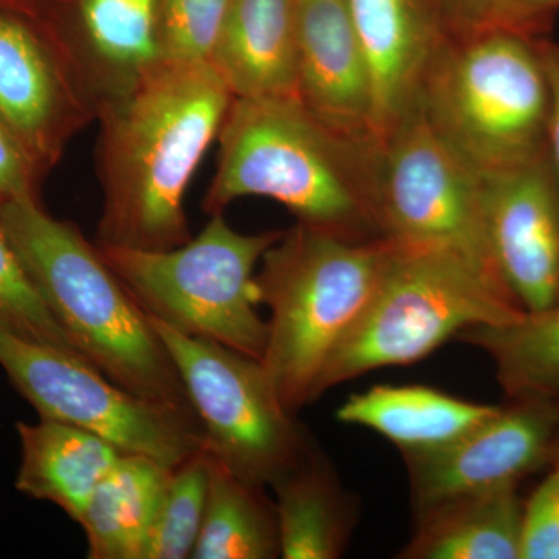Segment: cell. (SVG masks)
Returning a JSON list of instances; mask_svg holds the SVG:
<instances>
[{"instance_id": "obj_1", "label": "cell", "mask_w": 559, "mask_h": 559, "mask_svg": "<svg viewBox=\"0 0 559 559\" xmlns=\"http://www.w3.org/2000/svg\"><path fill=\"white\" fill-rule=\"evenodd\" d=\"M234 95L210 62L157 60L98 103V246L165 250L191 240L186 194Z\"/></svg>"}, {"instance_id": "obj_2", "label": "cell", "mask_w": 559, "mask_h": 559, "mask_svg": "<svg viewBox=\"0 0 559 559\" xmlns=\"http://www.w3.org/2000/svg\"><path fill=\"white\" fill-rule=\"evenodd\" d=\"M218 143L202 200L209 216L242 198H267L316 229L382 238L374 216L380 143L334 130L297 97H234Z\"/></svg>"}, {"instance_id": "obj_3", "label": "cell", "mask_w": 559, "mask_h": 559, "mask_svg": "<svg viewBox=\"0 0 559 559\" xmlns=\"http://www.w3.org/2000/svg\"><path fill=\"white\" fill-rule=\"evenodd\" d=\"M0 218L40 299L92 366L134 395L198 418L170 353L95 242L36 198L0 200Z\"/></svg>"}, {"instance_id": "obj_4", "label": "cell", "mask_w": 559, "mask_h": 559, "mask_svg": "<svg viewBox=\"0 0 559 559\" xmlns=\"http://www.w3.org/2000/svg\"><path fill=\"white\" fill-rule=\"evenodd\" d=\"M389 238L352 240L296 223L264 252L257 300L270 312L261 364L286 409L314 403L326 364L369 307L392 255Z\"/></svg>"}, {"instance_id": "obj_5", "label": "cell", "mask_w": 559, "mask_h": 559, "mask_svg": "<svg viewBox=\"0 0 559 559\" xmlns=\"http://www.w3.org/2000/svg\"><path fill=\"white\" fill-rule=\"evenodd\" d=\"M536 38L511 28L448 33L423 75L418 98L429 120L481 175L549 154Z\"/></svg>"}, {"instance_id": "obj_6", "label": "cell", "mask_w": 559, "mask_h": 559, "mask_svg": "<svg viewBox=\"0 0 559 559\" xmlns=\"http://www.w3.org/2000/svg\"><path fill=\"white\" fill-rule=\"evenodd\" d=\"M524 314L509 290L469 261L395 241L377 293L331 356L316 399L370 371L418 362L471 326Z\"/></svg>"}, {"instance_id": "obj_7", "label": "cell", "mask_w": 559, "mask_h": 559, "mask_svg": "<svg viewBox=\"0 0 559 559\" xmlns=\"http://www.w3.org/2000/svg\"><path fill=\"white\" fill-rule=\"evenodd\" d=\"M283 231L241 234L215 215L178 248L95 246L150 318L261 360L267 325L257 311L255 270Z\"/></svg>"}, {"instance_id": "obj_8", "label": "cell", "mask_w": 559, "mask_h": 559, "mask_svg": "<svg viewBox=\"0 0 559 559\" xmlns=\"http://www.w3.org/2000/svg\"><path fill=\"white\" fill-rule=\"evenodd\" d=\"M374 216L382 238L454 253L503 286L489 252L484 175L433 127L418 95L380 140Z\"/></svg>"}, {"instance_id": "obj_9", "label": "cell", "mask_w": 559, "mask_h": 559, "mask_svg": "<svg viewBox=\"0 0 559 559\" xmlns=\"http://www.w3.org/2000/svg\"><path fill=\"white\" fill-rule=\"evenodd\" d=\"M148 319L175 360L210 455L264 488L299 465L314 440L286 409L260 359Z\"/></svg>"}, {"instance_id": "obj_10", "label": "cell", "mask_w": 559, "mask_h": 559, "mask_svg": "<svg viewBox=\"0 0 559 559\" xmlns=\"http://www.w3.org/2000/svg\"><path fill=\"white\" fill-rule=\"evenodd\" d=\"M0 367L39 418L87 430L123 454L145 455L173 469L205 450L197 417L151 403L86 360L21 340L2 326Z\"/></svg>"}, {"instance_id": "obj_11", "label": "cell", "mask_w": 559, "mask_h": 559, "mask_svg": "<svg viewBox=\"0 0 559 559\" xmlns=\"http://www.w3.org/2000/svg\"><path fill=\"white\" fill-rule=\"evenodd\" d=\"M558 418L554 401H510L451 443L404 454L414 516L450 500L520 484L551 462Z\"/></svg>"}, {"instance_id": "obj_12", "label": "cell", "mask_w": 559, "mask_h": 559, "mask_svg": "<svg viewBox=\"0 0 559 559\" xmlns=\"http://www.w3.org/2000/svg\"><path fill=\"white\" fill-rule=\"evenodd\" d=\"M94 117V100L46 33L32 17L0 7V121L40 179Z\"/></svg>"}, {"instance_id": "obj_13", "label": "cell", "mask_w": 559, "mask_h": 559, "mask_svg": "<svg viewBox=\"0 0 559 559\" xmlns=\"http://www.w3.org/2000/svg\"><path fill=\"white\" fill-rule=\"evenodd\" d=\"M492 263L525 312L559 304V178L549 154L484 175Z\"/></svg>"}, {"instance_id": "obj_14", "label": "cell", "mask_w": 559, "mask_h": 559, "mask_svg": "<svg viewBox=\"0 0 559 559\" xmlns=\"http://www.w3.org/2000/svg\"><path fill=\"white\" fill-rule=\"evenodd\" d=\"M297 98L349 138L378 142L369 69L345 0H296Z\"/></svg>"}, {"instance_id": "obj_15", "label": "cell", "mask_w": 559, "mask_h": 559, "mask_svg": "<svg viewBox=\"0 0 559 559\" xmlns=\"http://www.w3.org/2000/svg\"><path fill=\"white\" fill-rule=\"evenodd\" d=\"M369 69L378 143L417 98L433 51L448 35L429 0H345Z\"/></svg>"}, {"instance_id": "obj_16", "label": "cell", "mask_w": 559, "mask_h": 559, "mask_svg": "<svg viewBox=\"0 0 559 559\" xmlns=\"http://www.w3.org/2000/svg\"><path fill=\"white\" fill-rule=\"evenodd\" d=\"M157 17L159 0H79L60 57L95 108L160 60Z\"/></svg>"}, {"instance_id": "obj_17", "label": "cell", "mask_w": 559, "mask_h": 559, "mask_svg": "<svg viewBox=\"0 0 559 559\" xmlns=\"http://www.w3.org/2000/svg\"><path fill=\"white\" fill-rule=\"evenodd\" d=\"M210 64L235 98L297 97L296 0H230Z\"/></svg>"}, {"instance_id": "obj_18", "label": "cell", "mask_w": 559, "mask_h": 559, "mask_svg": "<svg viewBox=\"0 0 559 559\" xmlns=\"http://www.w3.org/2000/svg\"><path fill=\"white\" fill-rule=\"evenodd\" d=\"M275 492L280 558L340 559L360 520L358 496L344 487L336 466L312 443L299 465L271 487Z\"/></svg>"}, {"instance_id": "obj_19", "label": "cell", "mask_w": 559, "mask_h": 559, "mask_svg": "<svg viewBox=\"0 0 559 559\" xmlns=\"http://www.w3.org/2000/svg\"><path fill=\"white\" fill-rule=\"evenodd\" d=\"M498 409L428 385L378 384L348 396L336 418L380 433L404 455L444 447Z\"/></svg>"}, {"instance_id": "obj_20", "label": "cell", "mask_w": 559, "mask_h": 559, "mask_svg": "<svg viewBox=\"0 0 559 559\" xmlns=\"http://www.w3.org/2000/svg\"><path fill=\"white\" fill-rule=\"evenodd\" d=\"M21 465L16 489L60 507L79 522L91 496L123 452L87 430L39 418L17 423Z\"/></svg>"}, {"instance_id": "obj_21", "label": "cell", "mask_w": 559, "mask_h": 559, "mask_svg": "<svg viewBox=\"0 0 559 559\" xmlns=\"http://www.w3.org/2000/svg\"><path fill=\"white\" fill-rule=\"evenodd\" d=\"M524 502L518 485L415 514L400 559H521Z\"/></svg>"}, {"instance_id": "obj_22", "label": "cell", "mask_w": 559, "mask_h": 559, "mask_svg": "<svg viewBox=\"0 0 559 559\" xmlns=\"http://www.w3.org/2000/svg\"><path fill=\"white\" fill-rule=\"evenodd\" d=\"M170 471L145 455H121L79 521L87 558L145 559Z\"/></svg>"}, {"instance_id": "obj_23", "label": "cell", "mask_w": 559, "mask_h": 559, "mask_svg": "<svg viewBox=\"0 0 559 559\" xmlns=\"http://www.w3.org/2000/svg\"><path fill=\"white\" fill-rule=\"evenodd\" d=\"M209 455L207 499L194 559H277L280 533L274 500L260 485L231 473Z\"/></svg>"}, {"instance_id": "obj_24", "label": "cell", "mask_w": 559, "mask_h": 559, "mask_svg": "<svg viewBox=\"0 0 559 559\" xmlns=\"http://www.w3.org/2000/svg\"><path fill=\"white\" fill-rule=\"evenodd\" d=\"M455 340L491 359L510 401L559 403V304L513 322L471 326Z\"/></svg>"}, {"instance_id": "obj_25", "label": "cell", "mask_w": 559, "mask_h": 559, "mask_svg": "<svg viewBox=\"0 0 559 559\" xmlns=\"http://www.w3.org/2000/svg\"><path fill=\"white\" fill-rule=\"evenodd\" d=\"M209 455L202 450L170 471L145 559L191 558L207 499Z\"/></svg>"}, {"instance_id": "obj_26", "label": "cell", "mask_w": 559, "mask_h": 559, "mask_svg": "<svg viewBox=\"0 0 559 559\" xmlns=\"http://www.w3.org/2000/svg\"><path fill=\"white\" fill-rule=\"evenodd\" d=\"M0 326L21 340L49 345L90 362L40 299L38 289L33 285L16 250L11 245L2 218H0Z\"/></svg>"}, {"instance_id": "obj_27", "label": "cell", "mask_w": 559, "mask_h": 559, "mask_svg": "<svg viewBox=\"0 0 559 559\" xmlns=\"http://www.w3.org/2000/svg\"><path fill=\"white\" fill-rule=\"evenodd\" d=\"M229 5L230 0H159L157 40L160 58L210 62Z\"/></svg>"}, {"instance_id": "obj_28", "label": "cell", "mask_w": 559, "mask_h": 559, "mask_svg": "<svg viewBox=\"0 0 559 559\" xmlns=\"http://www.w3.org/2000/svg\"><path fill=\"white\" fill-rule=\"evenodd\" d=\"M451 35L511 28L539 36L546 27L530 20L518 0H429Z\"/></svg>"}, {"instance_id": "obj_29", "label": "cell", "mask_w": 559, "mask_h": 559, "mask_svg": "<svg viewBox=\"0 0 559 559\" xmlns=\"http://www.w3.org/2000/svg\"><path fill=\"white\" fill-rule=\"evenodd\" d=\"M521 559H559V466L524 502Z\"/></svg>"}, {"instance_id": "obj_30", "label": "cell", "mask_w": 559, "mask_h": 559, "mask_svg": "<svg viewBox=\"0 0 559 559\" xmlns=\"http://www.w3.org/2000/svg\"><path fill=\"white\" fill-rule=\"evenodd\" d=\"M39 176L0 121V200L36 198Z\"/></svg>"}, {"instance_id": "obj_31", "label": "cell", "mask_w": 559, "mask_h": 559, "mask_svg": "<svg viewBox=\"0 0 559 559\" xmlns=\"http://www.w3.org/2000/svg\"><path fill=\"white\" fill-rule=\"evenodd\" d=\"M536 50H538L544 75H546L547 91H549L547 153L559 178V44L538 36Z\"/></svg>"}, {"instance_id": "obj_32", "label": "cell", "mask_w": 559, "mask_h": 559, "mask_svg": "<svg viewBox=\"0 0 559 559\" xmlns=\"http://www.w3.org/2000/svg\"><path fill=\"white\" fill-rule=\"evenodd\" d=\"M518 3L530 20L538 22L543 27H547L551 13L559 9V0H518Z\"/></svg>"}, {"instance_id": "obj_33", "label": "cell", "mask_w": 559, "mask_h": 559, "mask_svg": "<svg viewBox=\"0 0 559 559\" xmlns=\"http://www.w3.org/2000/svg\"><path fill=\"white\" fill-rule=\"evenodd\" d=\"M53 0H0L2 9L20 11L28 17H35L44 7L49 5Z\"/></svg>"}, {"instance_id": "obj_34", "label": "cell", "mask_w": 559, "mask_h": 559, "mask_svg": "<svg viewBox=\"0 0 559 559\" xmlns=\"http://www.w3.org/2000/svg\"><path fill=\"white\" fill-rule=\"evenodd\" d=\"M551 463H554V466H559V418L557 426V436H555L554 452H551Z\"/></svg>"}]
</instances>
